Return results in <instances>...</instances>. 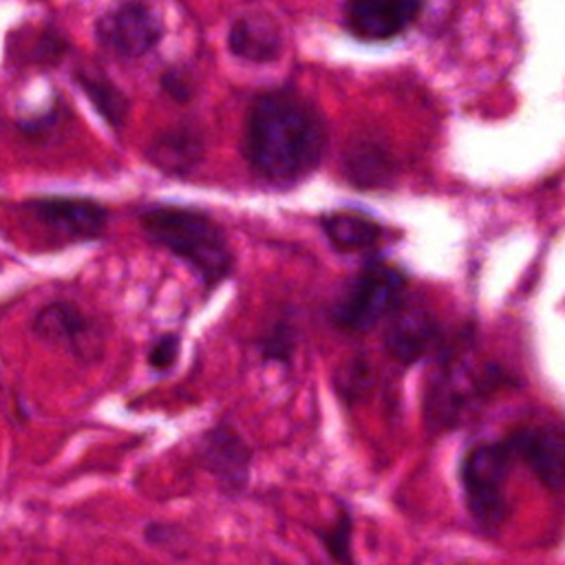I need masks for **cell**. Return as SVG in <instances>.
<instances>
[{
    "instance_id": "obj_1",
    "label": "cell",
    "mask_w": 565,
    "mask_h": 565,
    "mask_svg": "<svg viewBox=\"0 0 565 565\" xmlns=\"http://www.w3.org/2000/svg\"><path fill=\"white\" fill-rule=\"evenodd\" d=\"M327 126L318 108L291 88L258 95L245 119L243 154L254 172L280 188L309 177L322 161Z\"/></svg>"
},
{
    "instance_id": "obj_2",
    "label": "cell",
    "mask_w": 565,
    "mask_h": 565,
    "mask_svg": "<svg viewBox=\"0 0 565 565\" xmlns=\"http://www.w3.org/2000/svg\"><path fill=\"white\" fill-rule=\"evenodd\" d=\"M146 238L181 258L205 285L218 287L234 269V252L223 227L205 212L181 205H152L139 214Z\"/></svg>"
},
{
    "instance_id": "obj_3",
    "label": "cell",
    "mask_w": 565,
    "mask_h": 565,
    "mask_svg": "<svg viewBox=\"0 0 565 565\" xmlns=\"http://www.w3.org/2000/svg\"><path fill=\"white\" fill-rule=\"evenodd\" d=\"M512 459L508 441H490L470 448L461 461L466 505L483 527H494L505 516V481Z\"/></svg>"
},
{
    "instance_id": "obj_4",
    "label": "cell",
    "mask_w": 565,
    "mask_h": 565,
    "mask_svg": "<svg viewBox=\"0 0 565 565\" xmlns=\"http://www.w3.org/2000/svg\"><path fill=\"white\" fill-rule=\"evenodd\" d=\"M406 278L386 263H369L333 307V320L347 331H369L402 300Z\"/></svg>"
},
{
    "instance_id": "obj_5",
    "label": "cell",
    "mask_w": 565,
    "mask_h": 565,
    "mask_svg": "<svg viewBox=\"0 0 565 565\" xmlns=\"http://www.w3.org/2000/svg\"><path fill=\"white\" fill-rule=\"evenodd\" d=\"M95 33L104 49L121 57H141L159 44L163 22L150 4L141 0H124L97 20Z\"/></svg>"
},
{
    "instance_id": "obj_6",
    "label": "cell",
    "mask_w": 565,
    "mask_h": 565,
    "mask_svg": "<svg viewBox=\"0 0 565 565\" xmlns=\"http://www.w3.org/2000/svg\"><path fill=\"white\" fill-rule=\"evenodd\" d=\"M33 331L49 344H60L77 360H95L102 349L97 322L68 300L44 305L33 318Z\"/></svg>"
},
{
    "instance_id": "obj_7",
    "label": "cell",
    "mask_w": 565,
    "mask_h": 565,
    "mask_svg": "<svg viewBox=\"0 0 565 565\" xmlns=\"http://www.w3.org/2000/svg\"><path fill=\"white\" fill-rule=\"evenodd\" d=\"M26 210L64 241H93L104 234L108 223L104 205L79 196H42L29 201Z\"/></svg>"
},
{
    "instance_id": "obj_8",
    "label": "cell",
    "mask_w": 565,
    "mask_h": 565,
    "mask_svg": "<svg viewBox=\"0 0 565 565\" xmlns=\"http://www.w3.org/2000/svg\"><path fill=\"white\" fill-rule=\"evenodd\" d=\"M512 455L523 459L543 486L565 490V428L558 424H541L519 428L505 439Z\"/></svg>"
},
{
    "instance_id": "obj_9",
    "label": "cell",
    "mask_w": 565,
    "mask_h": 565,
    "mask_svg": "<svg viewBox=\"0 0 565 565\" xmlns=\"http://www.w3.org/2000/svg\"><path fill=\"white\" fill-rule=\"evenodd\" d=\"M199 455L203 468L225 492L238 494L247 486L254 452L227 424H216L203 433Z\"/></svg>"
},
{
    "instance_id": "obj_10",
    "label": "cell",
    "mask_w": 565,
    "mask_h": 565,
    "mask_svg": "<svg viewBox=\"0 0 565 565\" xmlns=\"http://www.w3.org/2000/svg\"><path fill=\"white\" fill-rule=\"evenodd\" d=\"M422 0H344V26L360 40L382 42L399 35L419 13Z\"/></svg>"
},
{
    "instance_id": "obj_11",
    "label": "cell",
    "mask_w": 565,
    "mask_h": 565,
    "mask_svg": "<svg viewBox=\"0 0 565 565\" xmlns=\"http://www.w3.org/2000/svg\"><path fill=\"white\" fill-rule=\"evenodd\" d=\"M437 342V324L424 309L399 311L384 335V344L399 362H415Z\"/></svg>"
},
{
    "instance_id": "obj_12",
    "label": "cell",
    "mask_w": 565,
    "mask_h": 565,
    "mask_svg": "<svg viewBox=\"0 0 565 565\" xmlns=\"http://www.w3.org/2000/svg\"><path fill=\"white\" fill-rule=\"evenodd\" d=\"M230 49L247 62H269L278 55L282 38L276 22L267 15H243L230 29Z\"/></svg>"
},
{
    "instance_id": "obj_13",
    "label": "cell",
    "mask_w": 565,
    "mask_h": 565,
    "mask_svg": "<svg viewBox=\"0 0 565 565\" xmlns=\"http://www.w3.org/2000/svg\"><path fill=\"white\" fill-rule=\"evenodd\" d=\"M203 154L201 137L190 128L166 130L152 141L150 161L170 174H185L190 172Z\"/></svg>"
},
{
    "instance_id": "obj_14",
    "label": "cell",
    "mask_w": 565,
    "mask_h": 565,
    "mask_svg": "<svg viewBox=\"0 0 565 565\" xmlns=\"http://www.w3.org/2000/svg\"><path fill=\"white\" fill-rule=\"evenodd\" d=\"M322 230L329 243L340 252H360L377 243L382 227L358 212H331L322 216Z\"/></svg>"
},
{
    "instance_id": "obj_15",
    "label": "cell",
    "mask_w": 565,
    "mask_h": 565,
    "mask_svg": "<svg viewBox=\"0 0 565 565\" xmlns=\"http://www.w3.org/2000/svg\"><path fill=\"white\" fill-rule=\"evenodd\" d=\"M77 84L82 86L84 95L90 99V104L99 110V115L110 124V126H121L128 117V97L106 77L102 75H77Z\"/></svg>"
},
{
    "instance_id": "obj_16",
    "label": "cell",
    "mask_w": 565,
    "mask_h": 565,
    "mask_svg": "<svg viewBox=\"0 0 565 565\" xmlns=\"http://www.w3.org/2000/svg\"><path fill=\"white\" fill-rule=\"evenodd\" d=\"M347 172L351 181H355L358 185L375 188L388 181L391 161L382 148L373 143H364L351 150V154L347 157Z\"/></svg>"
},
{
    "instance_id": "obj_17",
    "label": "cell",
    "mask_w": 565,
    "mask_h": 565,
    "mask_svg": "<svg viewBox=\"0 0 565 565\" xmlns=\"http://www.w3.org/2000/svg\"><path fill=\"white\" fill-rule=\"evenodd\" d=\"M320 541H322L324 550L329 552V556L338 565H353V556H351V516L344 510L340 512V516L335 519V523L331 527L320 532Z\"/></svg>"
},
{
    "instance_id": "obj_18",
    "label": "cell",
    "mask_w": 565,
    "mask_h": 565,
    "mask_svg": "<svg viewBox=\"0 0 565 565\" xmlns=\"http://www.w3.org/2000/svg\"><path fill=\"white\" fill-rule=\"evenodd\" d=\"M294 329L287 322L274 324V329L260 340V351L267 360H289L294 351Z\"/></svg>"
},
{
    "instance_id": "obj_19",
    "label": "cell",
    "mask_w": 565,
    "mask_h": 565,
    "mask_svg": "<svg viewBox=\"0 0 565 565\" xmlns=\"http://www.w3.org/2000/svg\"><path fill=\"white\" fill-rule=\"evenodd\" d=\"M181 349V338L177 333H163L150 342L148 364L154 371H168L174 366Z\"/></svg>"
},
{
    "instance_id": "obj_20",
    "label": "cell",
    "mask_w": 565,
    "mask_h": 565,
    "mask_svg": "<svg viewBox=\"0 0 565 565\" xmlns=\"http://www.w3.org/2000/svg\"><path fill=\"white\" fill-rule=\"evenodd\" d=\"M161 86L166 93H170L174 99H188L192 95V84L188 82L185 71H166L161 77Z\"/></svg>"
}]
</instances>
